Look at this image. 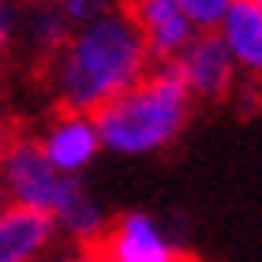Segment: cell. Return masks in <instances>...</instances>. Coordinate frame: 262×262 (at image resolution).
<instances>
[{
    "instance_id": "6da1fadb",
    "label": "cell",
    "mask_w": 262,
    "mask_h": 262,
    "mask_svg": "<svg viewBox=\"0 0 262 262\" xmlns=\"http://www.w3.org/2000/svg\"><path fill=\"white\" fill-rule=\"evenodd\" d=\"M53 64V94L60 109L94 113L101 101L116 98L135 79L146 75L150 53L146 41L127 11H105V15L82 23L68 34V41L49 56Z\"/></svg>"
},
{
    "instance_id": "7a4b0ae2",
    "label": "cell",
    "mask_w": 262,
    "mask_h": 262,
    "mask_svg": "<svg viewBox=\"0 0 262 262\" xmlns=\"http://www.w3.org/2000/svg\"><path fill=\"white\" fill-rule=\"evenodd\" d=\"M191 94H187L180 71L161 64L146 71L116 98L101 101L94 109V124L101 135V150H113L120 158H142L161 154L180 139V131L191 120Z\"/></svg>"
},
{
    "instance_id": "3957f363",
    "label": "cell",
    "mask_w": 262,
    "mask_h": 262,
    "mask_svg": "<svg viewBox=\"0 0 262 262\" xmlns=\"http://www.w3.org/2000/svg\"><path fill=\"white\" fill-rule=\"evenodd\" d=\"M0 180L11 202L19 206L45 210L53 217L75 202L86 187L75 172H60L56 165L41 154L38 139H8L0 150Z\"/></svg>"
},
{
    "instance_id": "277c9868",
    "label": "cell",
    "mask_w": 262,
    "mask_h": 262,
    "mask_svg": "<svg viewBox=\"0 0 262 262\" xmlns=\"http://www.w3.org/2000/svg\"><path fill=\"white\" fill-rule=\"evenodd\" d=\"M176 71H180L184 86L191 98L199 101H217L229 98L232 82H236V64L232 53L225 49L217 30H195L191 41L176 53V60H169Z\"/></svg>"
},
{
    "instance_id": "5b68a950",
    "label": "cell",
    "mask_w": 262,
    "mask_h": 262,
    "mask_svg": "<svg viewBox=\"0 0 262 262\" xmlns=\"http://www.w3.org/2000/svg\"><path fill=\"white\" fill-rule=\"evenodd\" d=\"M94 244H98L101 262H176L180 258V251L158 229V221L150 213H124Z\"/></svg>"
},
{
    "instance_id": "8992f818",
    "label": "cell",
    "mask_w": 262,
    "mask_h": 262,
    "mask_svg": "<svg viewBox=\"0 0 262 262\" xmlns=\"http://www.w3.org/2000/svg\"><path fill=\"white\" fill-rule=\"evenodd\" d=\"M124 11L135 19L142 41H146L150 60H158V64L176 60V53L195 34L187 15L176 8V0H124Z\"/></svg>"
},
{
    "instance_id": "52a82bcc",
    "label": "cell",
    "mask_w": 262,
    "mask_h": 262,
    "mask_svg": "<svg viewBox=\"0 0 262 262\" xmlns=\"http://www.w3.org/2000/svg\"><path fill=\"white\" fill-rule=\"evenodd\" d=\"M41 154L49 158L60 172H82L86 165L98 158L101 150V135L90 113H75V109H60V116L53 120V127L41 135Z\"/></svg>"
},
{
    "instance_id": "ba28073f",
    "label": "cell",
    "mask_w": 262,
    "mask_h": 262,
    "mask_svg": "<svg viewBox=\"0 0 262 262\" xmlns=\"http://www.w3.org/2000/svg\"><path fill=\"white\" fill-rule=\"evenodd\" d=\"M56 217L34 206L8 202L0 210V262H34L38 251L53 240Z\"/></svg>"
},
{
    "instance_id": "9c48e42d",
    "label": "cell",
    "mask_w": 262,
    "mask_h": 262,
    "mask_svg": "<svg viewBox=\"0 0 262 262\" xmlns=\"http://www.w3.org/2000/svg\"><path fill=\"white\" fill-rule=\"evenodd\" d=\"M217 34L232 53L236 71L262 82V8L255 0H232L225 19L217 23Z\"/></svg>"
},
{
    "instance_id": "30bf717a",
    "label": "cell",
    "mask_w": 262,
    "mask_h": 262,
    "mask_svg": "<svg viewBox=\"0 0 262 262\" xmlns=\"http://www.w3.org/2000/svg\"><path fill=\"white\" fill-rule=\"evenodd\" d=\"M71 30L75 27H71V19L64 15L60 0H30L27 4V34H30L34 49H38L45 60L68 41Z\"/></svg>"
},
{
    "instance_id": "8fae6325",
    "label": "cell",
    "mask_w": 262,
    "mask_h": 262,
    "mask_svg": "<svg viewBox=\"0 0 262 262\" xmlns=\"http://www.w3.org/2000/svg\"><path fill=\"white\" fill-rule=\"evenodd\" d=\"M56 229H64L68 236H75L79 244H94V240L105 232V213H101L98 202L82 191V195L60 213V217H56Z\"/></svg>"
},
{
    "instance_id": "7c38bea8",
    "label": "cell",
    "mask_w": 262,
    "mask_h": 262,
    "mask_svg": "<svg viewBox=\"0 0 262 262\" xmlns=\"http://www.w3.org/2000/svg\"><path fill=\"white\" fill-rule=\"evenodd\" d=\"M232 0H176V8L187 15L195 30H217V23L225 19Z\"/></svg>"
},
{
    "instance_id": "4fadbf2b",
    "label": "cell",
    "mask_w": 262,
    "mask_h": 262,
    "mask_svg": "<svg viewBox=\"0 0 262 262\" xmlns=\"http://www.w3.org/2000/svg\"><path fill=\"white\" fill-rule=\"evenodd\" d=\"M64 15L71 19V27H82V23L105 15V11L113 8V0H60Z\"/></svg>"
},
{
    "instance_id": "5bb4252c",
    "label": "cell",
    "mask_w": 262,
    "mask_h": 262,
    "mask_svg": "<svg viewBox=\"0 0 262 262\" xmlns=\"http://www.w3.org/2000/svg\"><path fill=\"white\" fill-rule=\"evenodd\" d=\"M11 34H15V19H11V0H0V56L8 53Z\"/></svg>"
},
{
    "instance_id": "9a60e30c",
    "label": "cell",
    "mask_w": 262,
    "mask_h": 262,
    "mask_svg": "<svg viewBox=\"0 0 262 262\" xmlns=\"http://www.w3.org/2000/svg\"><path fill=\"white\" fill-rule=\"evenodd\" d=\"M8 139H11V131H8V124H4V120H0V150H4V142H8Z\"/></svg>"
},
{
    "instance_id": "2e32d148",
    "label": "cell",
    "mask_w": 262,
    "mask_h": 262,
    "mask_svg": "<svg viewBox=\"0 0 262 262\" xmlns=\"http://www.w3.org/2000/svg\"><path fill=\"white\" fill-rule=\"evenodd\" d=\"M8 202H11V199H8V191H4V180H0V210H4Z\"/></svg>"
},
{
    "instance_id": "e0dca14e",
    "label": "cell",
    "mask_w": 262,
    "mask_h": 262,
    "mask_svg": "<svg viewBox=\"0 0 262 262\" xmlns=\"http://www.w3.org/2000/svg\"><path fill=\"white\" fill-rule=\"evenodd\" d=\"M176 262H195V258H187V255H180V258H176Z\"/></svg>"
},
{
    "instance_id": "ac0fdd59",
    "label": "cell",
    "mask_w": 262,
    "mask_h": 262,
    "mask_svg": "<svg viewBox=\"0 0 262 262\" xmlns=\"http://www.w3.org/2000/svg\"><path fill=\"white\" fill-rule=\"evenodd\" d=\"M255 4H258V8H262V0H255Z\"/></svg>"
}]
</instances>
